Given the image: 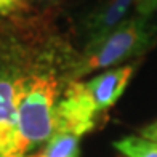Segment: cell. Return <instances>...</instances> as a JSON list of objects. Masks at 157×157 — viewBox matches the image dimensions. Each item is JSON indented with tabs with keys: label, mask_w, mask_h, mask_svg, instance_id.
Wrapping results in <instances>:
<instances>
[{
	"label": "cell",
	"mask_w": 157,
	"mask_h": 157,
	"mask_svg": "<svg viewBox=\"0 0 157 157\" xmlns=\"http://www.w3.org/2000/svg\"><path fill=\"white\" fill-rule=\"evenodd\" d=\"M48 61V53H44L24 85L6 157L29 155L53 135L55 111L61 98V74Z\"/></svg>",
	"instance_id": "1"
},
{
	"label": "cell",
	"mask_w": 157,
	"mask_h": 157,
	"mask_svg": "<svg viewBox=\"0 0 157 157\" xmlns=\"http://www.w3.org/2000/svg\"><path fill=\"white\" fill-rule=\"evenodd\" d=\"M154 13L135 10L132 15L109 31L91 48L83 50V55L66 71V80L72 82L93 71L112 67L127 59H133L152 47L157 24L152 21Z\"/></svg>",
	"instance_id": "2"
},
{
	"label": "cell",
	"mask_w": 157,
	"mask_h": 157,
	"mask_svg": "<svg viewBox=\"0 0 157 157\" xmlns=\"http://www.w3.org/2000/svg\"><path fill=\"white\" fill-rule=\"evenodd\" d=\"M39 59L15 39H0V157H6L8 152L16 106Z\"/></svg>",
	"instance_id": "3"
},
{
	"label": "cell",
	"mask_w": 157,
	"mask_h": 157,
	"mask_svg": "<svg viewBox=\"0 0 157 157\" xmlns=\"http://www.w3.org/2000/svg\"><path fill=\"white\" fill-rule=\"evenodd\" d=\"M96 114L98 111L85 87V82H67L66 90L61 93L56 104L53 132H69L82 138L95 127Z\"/></svg>",
	"instance_id": "4"
},
{
	"label": "cell",
	"mask_w": 157,
	"mask_h": 157,
	"mask_svg": "<svg viewBox=\"0 0 157 157\" xmlns=\"http://www.w3.org/2000/svg\"><path fill=\"white\" fill-rule=\"evenodd\" d=\"M135 67H136L135 63L112 67L95 75L88 82H85V87H87L91 99H93L98 112L109 109L111 106L117 103V99L125 91L130 78L133 77Z\"/></svg>",
	"instance_id": "5"
},
{
	"label": "cell",
	"mask_w": 157,
	"mask_h": 157,
	"mask_svg": "<svg viewBox=\"0 0 157 157\" xmlns=\"http://www.w3.org/2000/svg\"><path fill=\"white\" fill-rule=\"evenodd\" d=\"M135 3H136V0H108L101 5L99 10L91 13L85 21L87 44H85L83 50L96 45L109 31H112L120 21L125 19Z\"/></svg>",
	"instance_id": "6"
},
{
	"label": "cell",
	"mask_w": 157,
	"mask_h": 157,
	"mask_svg": "<svg viewBox=\"0 0 157 157\" xmlns=\"http://www.w3.org/2000/svg\"><path fill=\"white\" fill-rule=\"evenodd\" d=\"M80 136L69 132H53L39 157H78Z\"/></svg>",
	"instance_id": "7"
},
{
	"label": "cell",
	"mask_w": 157,
	"mask_h": 157,
	"mask_svg": "<svg viewBox=\"0 0 157 157\" xmlns=\"http://www.w3.org/2000/svg\"><path fill=\"white\" fill-rule=\"evenodd\" d=\"M114 147L125 157H157V141L127 136L114 143Z\"/></svg>",
	"instance_id": "8"
},
{
	"label": "cell",
	"mask_w": 157,
	"mask_h": 157,
	"mask_svg": "<svg viewBox=\"0 0 157 157\" xmlns=\"http://www.w3.org/2000/svg\"><path fill=\"white\" fill-rule=\"evenodd\" d=\"M141 138H146V140H151V141H157V120L152 124L146 125L143 130L140 132Z\"/></svg>",
	"instance_id": "9"
},
{
	"label": "cell",
	"mask_w": 157,
	"mask_h": 157,
	"mask_svg": "<svg viewBox=\"0 0 157 157\" xmlns=\"http://www.w3.org/2000/svg\"><path fill=\"white\" fill-rule=\"evenodd\" d=\"M21 0H0V13H10L19 5Z\"/></svg>",
	"instance_id": "10"
},
{
	"label": "cell",
	"mask_w": 157,
	"mask_h": 157,
	"mask_svg": "<svg viewBox=\"0 0 157 157\" xmlns=\"http://www.w3.org/2000/svg\"><path fill=\"white\" fill-rule=\"evenodd\" d=\"M26 157H39V154H29V155H26Z\"/></svg>",
	"instance_id": "11"
},
{
	"label": "cell",
	"mask_w": 157,
	"mask_h": 157,
	"mask_svg": "<svg viewBox=\"0 0 157 157\" xmlns=\"http://www.w3.org/2000/svg\"><path fill=\"white\" fill-rule=\"evenodd\" d=\"M39 2H50V0H39Z\"/></svg>",
	"instance_id": "12"
}]
</instances>
